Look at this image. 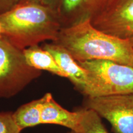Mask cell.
Wrapping results in <instances>:
<instances>
[{"label":"cell","instance_id":"6da1fadb","mask_svg":"<svg viewBox=\"0 0 133 133\" xmlns=\"http://www.w3.org/2000/svg\"><path fill=\"white\" fill-rule=\"evenodd\" d=\"M54 43L67 50L77 62L107 60L133 66V43L107 34L90 19L62 27Z\"/></svg>","mask_w":133,"mask_h":133},{"label":"cell","instance_id":"7a4b0ae2","mask_svg":"<svg viewBox=\"0 0 133 133\" xmlns=\"http://www.w3.org/2000/svg\"><path fill=\"white\" fill-rule=\"evenodd\" d=\"M0 23L3 36L21 50L46 41L54 42L63 27L57 11L27 1L0 14Z\"/></svg>","mask_w":133,"mask_h":133},{"label":"cell","instance_id":"3957f363","mask_svg":"<svg viewBox=\"0 0 133 133\" xmlns=\"http://www.w3.org/2000/svg\"><path fill=\"white\" fill-rule=\"evenodd\" d=\"M87 72L84 97L133 93V66L107 60L78 62Z\"/></svg>","mask_w":133,"mask_h":133},{"label":"cell","instance_id":"277c9868","mask_svg":"<svg viewBox=\"0 0 133 133\" xmlns=\"http://www.w3.org/2000/svg\"><path fill=\"white\" fill-rule=\"evenodd\" d=\"M41 74L26 63L23 50L0 38V98L17 95Z\"/></svg>","mask_w":133,"mask_h":133},{"label":"cell","instance_id":"5b68a950","mask_svg":"<svg viewBox=\"0 0 133 133\" xmlns=\"http://www.w3.org/2000/svg\"><path fill=\"white\" fill-rule=\"evenodd\" d=\"M83 107L93 110L107 119L116 133H133V93L84 97Z\"/></svg>","mask_w":133,"mask_h":133},{"label":"cell","instance_id":"8992f818","mask_svg":"<svg viewBox=\"0 0 133 133\" xmlns=\"http://www.w3.org/2000/svg\"><path fill=\"white\" fill-rule=\"evenodd\" d=\"M91 22L100 30L133 43V0H107Z\"/></svg>","mask_w":133,"mask_h":133},{"label":"cell","instance_id":"52a82bcc","mask_svg":"<svg viewBox=\"0 0 133 133\" xmlns=\"http://www.w3.org/2000/svg\"><path fill=\"white\" fill-rule=\"evenodd\" d=\"M41 99V124H56L78 132L82 116L81 108L74 112L67 110L55 101L50 92L46 93Z\"/></svg>","mask_w":133,"mask_h":133},{"label":"cell","instance_id":"ba28073f","mask_svg":"<svg viewBox=\"0 0 133 133\" xmlns=\"http://www.w3.org/2000/svg\"><path fill=\"white\" fill-rule=\"evenodd\" d=\"M107 0H61L59 14L63 27L86 19H92L104 7Z\"/></svg>","mask_w":133,"mask_h":133},{"label":"cell","instance_id":"9c48e42d","mask_svg":"<svg viewBox=\"0 0 133 133\" xmlns=\"http://www.w3.org/2000/svg\"><path fill=\"white\" fill-rule=\"evenodd\" d=\"M42 47L50 52L56 62L66 74L73 85L80 93L85 88L87 82V72L63 46L54 42L43 44Z\"/></svg>","mask_w":133,"mask_h":133},{"label":"cell","instance_id":"30bf717a","mask_svg":"<svg viewBox=\"0 0 133 133\" xmlns=\"http://www.w3.org/2000/svg\"><path fill=\"white\" fill-rule=\"evenodd\" d=\"M23 53L26 63L31 67L66 78V74L60 68L54 57L43 47L38 45L31 46L23 50Z\"/></svg>","mask_w":133,"mask_h":133},{"label":"cell","instance_id":"8fae6325","mask_svg":"<svg viewBox=\"0 0 133 133\" xmlns=\"http://www.w3.org/2000/svg\"><path fill=\"white\" fill-rule=\"evenodd\" d=\"M41 97L22 105L13 112L15 121L22 130L41 124Z\"/></svg>","mask_w":133,"mask_h":133},{"label":"cell","instance_id":"7c38bea8","mask_svg":"<svg viewBox=\"0 0 133 133\" xmlns=\"http://www.w3.org/2000/svg\"><path fill=\"white\" fill-rule=\"evenodd\" d=\"M78 132L70 131L69 133H109L102 123V118L92 109L83 107Z\"/></svg>","mask_w":133,"mask_h":133},{"label":"cell","instance_id":"4fadbf2b","mask_svg":"<svg viewBox=\"0 0 133 133\" xmlns=\"http://www.w3.org/2000/svg\"><path fill=\"white\" fill-rule=\"evenodd\" d=\"M22 131L15 121L13 112H0V133H21Z\"/></svg>","mask_w":133,"mask_h":133},{"label":"cell","instance_id":"5bb4252c","mask_svg":"<svg viewBox=\"0 0 133 133\" xmlns=\"http://www.w3.org/2000/svg\"><path fill=\"white\" fill-rule=\"evenodd\" d=\"M34 2L48 6L58 12L61 0H19V2Z\"/></svg>","mask_w":133,"mask_h":133},{"label":"cell","instance_id":"9a60e30c","mask_svg":"<svg viewBox=\"0 0 133 133\" xmlns=\"http://www.w3.org/2000/svg\"><path fill=\"white\" fill-rule=\"evenodd\" d=\"M18 2L19 0H0V14L9 11Z\"/></svg>","mask_w":133,"mask_h":133},{"label":"cell","instance_id":"2e32d148","mask_svg":"<svg viewBox=\"0 0 133 133\" xmlns=\"http://www.w3.org/2000/svg\"><path fill=\"white\" fill-rule=\"evenodd\" d=\"M3 35H4V31H3V27H2V26H1V23H0V38L4 36Z\"/></svg>","mask_w":133,"mask_h":133}]
</instances>
